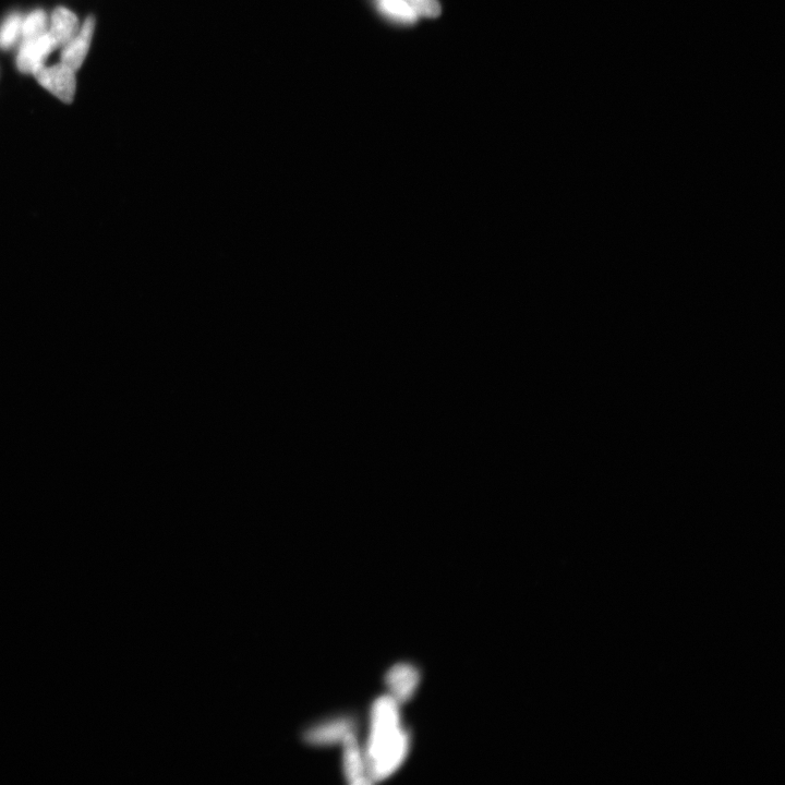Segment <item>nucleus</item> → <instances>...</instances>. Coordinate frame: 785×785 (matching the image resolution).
I'll return each mask as SVG.
<instances>
[{
	"label": "nucleus",
	"instance_id": "nucleus-7",
	"mask_svg": "<svg viewBox=\"0 0 785 785\" xmlns=\"http://www.w3.org/2000/svg\"><path fill=\"white\" fill-rule=\"evenodd\" d=\"M342 746V767L347 782L353 785L371 784L364 747L360 745L357 739V733L349 735L342 743Z\"/></svg>",
	"mask_w": 785,
	"mask_h": 785
},
{
	"label": "nucleus",
	"instance_id": "nucleus-4",
	"mask_svg": "<svg viewBox=\"0 0 785 785\" xmlns=\"http://www.w3.org/2000/svg\"><path fill=\"white\" fill-rule=\"evenodd\" d=\"M75 70L63 63L52 67L43 66L34 76L41 86L50 91L60 101L70 104L75 99L77 81Z\"/></svg>",
	"mask_w": 785,
	"mask_h": 785
},
{
	"label": "nucleus",
	"instance_id": "nucleus-9",
	"mask_svg": "<svg viewBox=\"0 0 785 785\" xmlns=\"http://www.w3.org/2000/svg\"><path fill=\"white\" fill-rule=\"evenodd\" d=\"M79 30V21L74 12L64 7L55 9L50 34L57 46H65Z\"/></svg>",
	"mask_w": 785,
	"mask_h": 785
},
{
	"label": "nucleus",
	"instance_id": "nucleus-1",
	"mask_svg": "<svg viewBox=\"0 0 785 785\" xmlns=\"http://www.w3.org/2000/svg\"><path fill=\"white\" fill-rule=\"evenodd\" d=\"M409 731L403 726L401 705L390 695L376 700L370 709L369 736L364 747L371 783L392 777L410 752Z\"/></svg>",
	"mask_w": 785,
	"mask_h": 785
},
{
	"label": "nucleus",
	"instance_id": "nucleus-6",
	"mask_svg": "<svg viewBox=\"0 0 785 785\" xmlns=\"http://www.w3.org/2000/svg\"><path fill=\"white\" fill-rule=\"evenodd\" d=\"M368 3L376 16L391 27L409 29L420 22L409 0H368Z\"/></svg>",
	"mask_w": 785,
	"mask_h": 785
},
{
	"label": "nucleus",
	"instance_id": "nucleus-5",
	"mask_svg": "<svg viewBox=\"0 0 785 785\" xmlns=\"http://www.w3.org/2000/svg\"><path fill=\"white\" fill-rule=\"evenodd\" d=\"M57 47L50 32L39 38L23 40L17 56V66L23 74L34 75L44 66L45 60Z\"/></svg>",
	"mask_w": 785,
	"mask_h": 785
},
{
	"label": "nucleus",
	"instance_id": "nucleus-2",
	"mask_svg": "<svg viewBox=\"0 0 785 785\" xmlns=\"http://www.w3.org/2000/svg\"><path fill=\"white\" fill-rule=\"evenodd\" d=\"M358 720L354 716L341 715L323 719L300 732V741L312 747H328L342 744L349 735L356 734Z\"/></svg>",
	"mask_w": 785,
	"mask_h": 785
},
{
	"label": "nucleus",
	"instance_id": "nucleus-3",
	"mask_svg": "<svg viewBox=\"0 0 785 785\" xmlns=\"http://www.w3.org/2000/svg\"><path fill=\"white\" fill-rule=\"evenodd\" d=\"M421 682V673L413 663L395 664L384 676V684L400 705L410 702L416 695Z\"/></svg>",
	"mask_w": 785,
	"mask_h": 785
},
{
	"label": "nucleus",
	"instance_id": "nucleus-8",
	"mask_svg": "<svg viewBox=\"0 0 785 785\" xmlns=\"http://www.w3.org/2000/svg\"><path fill=\"white\" fill-rule=\"evenodd\" d=\"M94 29L95 19L93 16H90L84 21L75 38L64 46L62 54L63 64L75 71L80 69L89 53Z\"/></svg>",
	"mask_w": 785,
	"mask_h": 785
},
{
	"label": "nucleus",
	"instance_id": "nucleus-11",
	"mask_svg": "<svg viewBox=\"0 0 785 785\" xmlns=\"http://www.w3.org/2000/svg\"><path fill=\"white\" fill-rule=\"evenodd\" d=\"M47 32V16L43 10H34L22 20L23 40L39 38Z\"/></svg>",
	"mask_w": 785,
	"mask_h": 785
},
{
	"label": "nucleus",
	"instance_id": "nucleus-12",
	"mask_svg": "<svg viewBox=\"0 0 785 785\" xmlns=\"http://www.w3.org/2000/svg\"><path fill=\"white\" fill-rule=\"evenodd\" d=\"M419 19H438L443 14L441 0H409Z\"/></svg>",
	"mask_w": 785,
	"mask_h": 785
},
{
	"label": "nucleus",
	"instance_id": "nucleus-10",
	"mask_svg": "<svg viewBox=\"0 0 785 785\" xmlns=\"http://www.w3.org/2000/svg\"><path fill=\"white\" fill-rule=\"evenodd\" d=\"M22 17L18 12L10 14L0 26V48L9 50L14 46L21 35Z\"/></svg>",
	"mask_w": 785,
	"mask_h": 785
}]
</instances>
